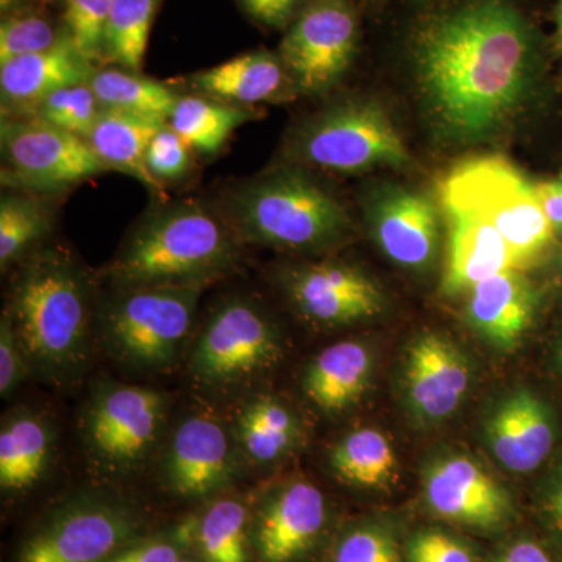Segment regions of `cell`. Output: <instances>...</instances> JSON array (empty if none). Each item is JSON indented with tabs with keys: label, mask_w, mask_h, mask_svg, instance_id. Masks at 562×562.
<instances>
[{
	"label": "cell",
	"mask_w": 562,
	"mask_h": 562,
	"mask_svg": "<svg viewBox=\"0 0 562 562\" xmlns=\"http://www.w3.org/2000/svg\"><path fill=\"white\" fill-rule=\"evenodd\" d=\"M536 192L554 232L562 235V177L536 183Z\"/></svg>",
	"instance_id": "ee69618b"
},
{
	"label": "cell",
	"mask_w": 562,
	"mask_h": 562,
	"mask_svg": "<svg viewBox=\"0 0 562 562\" xmlns=\"http://www.w3.org/2000/svg\"><path fill=\"white\" fill-rule=\"evenodd\" d=\"M147 169L158 181L179 180L191 166L190 146L166 124L151 138L146 154Z\"/></svg>",
	"instance_id": "ab89813d"
},
{
	"label": "cell",
	"mask_w": 562,
	"mask_h": 562,
	"mask_svg": "<svg viewBox=\"0 0 562 562\" xmlns=\"http://www.w3.org/2000/svg\"><path fill=\"white\" fill-rule=\"evenodd\" d=\"M372 355L364 344L341 341L317 353L303 373V391L322 412L336 414L360 402L372 375Z\"/></svg>",
	"instance_id": "484cf974"
},
{
	"label": "cell",
	"mask_w": 562,
	"mask_h": 562,
	"mask_svg": "<svg viewBox=\"0 0 562 562\" xmlns=\"http://www.w3.org/2000/svg\"><path fill=\"white\" fill-rule=\"evenodd\" d=\"M299 0H241L244 9L255 21L281 29L291 21Z\"/></svg>",
	"instance_id": "7bdbcfd3"
},
{
	"label": "cell",
	"mask_w": 562,
	"mask_h": 562,
	"mask_svg": "<svg viewBox=\"0 0 562 562\" xmlns=\"http://www.w3.org/2000/svg\"><path fill=\"white\" fill-rule=\"evenodd\" d=\"M168 398L147 386L103 382L81 416V438L95 468L128 479L149 462L165 430Z\"/></svg>",
	"instance_id": "52a82bcc"
},
{
	"label": "cell",
	"mask_w": 562,
	"mask_h": 562,
	"mask_svg": "<svg viewBox=\"0 0 562 562\" xmlns=\"http://www.w3.org/2000/svg\"><path fill=\"white\" fill-rule=\"evenodd\" d=\"M536 292L522 271L508 269L476 283L465 305L469 325L486 341L512 347L531 327Z\"/></svg>",
	"instance_id": "7402d4cb"
},
{
	"label": "cell",
	"mask_w": 562,
	"mask_h": 562,
	"mask_svg": "<svg viewBox=\"0 0 562 562\" xmlns=\"http://www.w3.org/2000/svg\"><path fill=\"white\" fill-rule=\"evenodd\" d=\"M405 380L413 412L424 420H442L461 405L471 372L450 339L427 333L409 347Z\"/></svg>",
	"instance_id": "ac0fdd59"
},
{
	"label": "cell",
	"mask_w": 562,
	"mask_h": 562,
	"mask_svg": "<svg viewBox=\"0 0 562 562\" xmlns=\"http://www.w3.org/2000/svg\"><path fill=\"white\" fill-rule=\"evenodd\" d=\"M52 228L49 209L38 195L9 192L0 201V266L2 272L24 260Z\"/></svg>",
	"instance_id": "1f68e13d"
},
{
	"label": "cell",
	"mask_w": 562,
	"mask_h": 562,
	"mask_svg": "<svg viewBox=\"0 0 562 562\" xmlns=\"http://www.w3.org/2000/svg\"><path fill=\"white\" fill-rule=\"evenodd\" d=\"M369 222L380 249L397 265L422 269L438 250V209L420 192L390 190L369 203Z\"/></svg>",
	"instance_id": "e0dca14e"
},
{
	"label": "cell",
	"mask_w": 562,
	"mask_h": 562,
	"mask_svg": "<svg viewBox=\"0 0 562 562\" xmlns=\"http://www.w3.org/2000/svg\"><path fill=\"white\" fill-rule=\"evenodd\" d=\"M29 372H31V364L20 336L9 314L3 312L0 319V394L2 398L5 401L10 398L24 382Z\"/></svg>",
	"instance_id": "60d3db41"
},
{
	"label": "cell",
	"mask_w": 562,
	"mask_h": 562,
	"mask_svg": "<svg viewBox=\"0 0 562 562\" xmlns=\"http://www.w3.org/2000/svg\"><path fill=\"white\" fill-rule=\"evenodd\" d=\"M101 113V103L87 81L52 92L29 117L87 139Z\"/></svg>",
	"instance_id": "836d02e7"
},
{
	"label": "cell",
	"mask_w": 562,
	"mask_h": 562,
	"mask_svg": "<svg viewBox=\"0 0 562 562\" xmlns=\"http://www.w3.org/2000/svg\"><path fill=\"white\" fill-rule=\"evenodd\" d=\"M146 535V519L132 503L81 495L55 509L25 539L18 562H109Z\"/></svg>",
	"instance_id": "30bf717a"
},
{
	"label": "cell",
	"mask_w": 562,
	"mask_h": 562,
	"mask_svg": "<svg viewBox=\"0 0 562 562\" xmlns=\"http://www.w3.org/2000/svg\"><path fill=\"white\" fill-rule=\"evenodd\" d=\"M190 87L198 94L244 106L290 101L297 95L281 58L265 50L201 70L191 77Z\"/></svg>",
	"instance_id": "603a6c76"
},
{
	"label": "cell",
	"mask_w": 562,
	"mask_h": 562,
	"mask_svg": "<svg viewBox=\"0 0 562 562\" xmlns=\"http://www.w3.org/2000/svg\"><path fill=\"white\" fill-rule=\"evenodd\" d=\"M54 425L44 414L16 408L0 428V487L20 495L35 490L49 473L55 457Z\"/></svg>",
	"instance_id": "cb8c5ba5"
},
{
	"label": "cell",
	"mask_w": 562,
	"mask_h": 562,
	"mask_svg": "<svg viewBox=\"0 0 562 562\" xmlns=\"http://www.w3.org/2000/svg\"><path fill=\"white\" fill-rule=\"evenodd\" d=\"M490 562H561L549 546L532 538H519L503 547Z\"/></svg>",
	"instance_id": "b9f144b4"
},
{
	"label": "cell",
	"mask_w": 562,
	"mask_h": 562,
	"mask_svg": "<svg viewBox=\"0 0 562 562\" xmlns=\"http://www.w3.org/2000/svg\"><path fill=\"white\" fill-rule=\"evenodd\" d=\"M406 562H479L471 543L441 528H422L405 546Z\"/></svg>",
	"instance_id": "f35d334b"
},
{
	"label": "cell",
	"mask_w": 562,
	"mask_h": 562,
	"mask_svg": "<svg viewBox=\"0 0 562 562\" xmlns=\"http://www.w3.org/2000/svg\"><path fill=\"white\" fill-rule=\"evenodd\" d=\"M205 284L120 290L102 313V338L116 360L138 371H168L190 336Z\"/></svg>",
	"instance_id": "8992f818"
},
{
	"label": "cell",
	"mask_w": 562,
	"mask_h": 562,
	"mask_svg": "<svg viewBox=\"0 0 562 562\" xmlns=\"http://www.w3.org/2000/svg\"><path fill=\"white\" fill-rule=\"evenodd\" d=\"M241 460L255 468H269L290 457L302 441L297 414L280 397L255 394L244 401L233 422Z\"/></svg>",
	"instance_id": "d4e9b609"
},
{
	"label": "cell",
	"mask_w": 562,
	"mask_h": 562,
	"mask_svg": "<svg viewBox=\"0 0 562 562\" xmlns=\"http://www.w3.org/2000/svg\"><path fill=\"white\" fill-rule=\"evenodd\" d=\"M422 95L458 138L508 120L532 74L527 22L508 0H471L427 22L414 44Z\"/></svg>",
	"instance_id": "6da1fadb"
},
{
	"label": "cell",
	"mask_w": 562,
	"mask_h": 562,
	"mask_svg": "<svg viewBox=\"0 0 562 562\" xmlns=\"http://www.w3.org/2000/svg\"><path fill=\"white\" fill-rule=\"evenodd\" d=\"M2 183L29 194H55L109 171L90 143L32 117H3Z\"/></svg>",
	"instance_id": "8fae6325"
},
{
	"label": "cell",
	"mask_w": 562,
	"mask_h": 562,
	"mask_svg": "<svg viewBox=\"0 0 562 562\" xmlns=\"http://www.w3.org/2000/svg\"><path fill=\"white\" fill-rule=\"evenodd\" d=\"M239 250L231 225L201 202H177L133 228L103 277L117 290L205 284L228 276Z\"/></svg>",
	"instance_id": "3957f363"
},
{
	"label": "cell",
	"mask_w": 562,
	"mask_h": 562,
	"mask_svg": "<svg viewBox=\"0 0 562 562\" xmlns=\"http://www.w3.org/2000/svg\"><path fill=\"white\" fill-rule=\"evenodd\" d=\"M290 151L303 165L339 173L401 168L412 161L382 106L360 99L336 103L305 122Z\"/></svg>",
	"instance_id": "ba28073f"
},
{
	"label": "cell",
	"mask_w": 562,
	"mask_h": 562,
	"mask_svg": "<svg viewBox=\"0 0 562 562\" xmlns=\"http://www.w3.org/2000/svg\"><path fill=\"white\" fill-rule=\"evenodd\" d=\"M225 211L236 238L277 249H324L342 239L350 224L338 198L297 168L236 184Z\"/></svg>",
	"instance_id": "277c9868"
},
{
	"label": "cell",
	"mask_w": 562,
	"mask_h": 562,
	"mask_svg": "<svg viewBox=\"0 0 562 562\" xmlns=\"http://www.w3.org/2000/svg\"><path fill=\"white\" fill-rule=\"evenodd\" d=\"M257 117L254 106L192 94L179 95L168 124L179 133L190 149L202 155H216L233 133Z\"/></svg>",
	"instance_id": "83f0119b"
},
{
	"label": "cell",
	"mask_w": 562,
	"mask_h": 562,
	"mask_svg": "<svg viewBox=\"0 0 562 562\" xmlns=\"http://www.w3.org/2000/svg\"><path fill=\"white\" fill-rule=\"evenodd\" d=\"M166 124L160 117L102 110L87 140L109 171L127 173L149 190L161 192L160 181L147 169L146 154L151 138Z\"/></svg>",
	"instance_id": "4316f807"
},
{
	"label": "cell",
	"mask_w": 562,
	"mask_h": 562,
	"mask_svg": "<svg viewBox=\"0 0 562 562\" xmlns=\"http://www.w3.org/2000/svg\"><path fill=\"white\" fill-rule=\"evenodd\" d=\"M195 517L171 530L144 536L114 554L109 562H180L194 547Z\"/></svg>",
	"instance_id": "74e56055"
},
{
	"label": "cell",
	"mask_w": 562,
	"mask_h": 562,
	"mask_svg": "<svg viewBox=\"0 0 562 562\" xmlns=\"http://www.w3.org/2000/svg\"><path fill=\"white\" fill-rule=\"evenodd\" d=\"M330 562H406L405 547L390 524L368 520L339 536Z\"/></svg>",
	"instance_id": "e575fe53"
},
{
	"label": "cell",
	"mask_w": 562,
	"mask_h": 562,
	"mask_svg": "<svg viewBox=\"0 0 562 562\" xmlns=\"http://www.w3.org/2000/svg\"><path fill=\"white\" fill-rule=\"evenodd\" d=\"M180 562H205L203 560H195V558H191V557H184L183 560H181Z\"/></svg>",
	"instance_id": "7dc6e473"
},
{
	"label": "cell",
	"mask_w": 562,
	"mask_h": 562,
	"mask_svg": "<svg viewBox=\"0 0 562 562\" xmlns=\"http://www.w3.org/2000/svg\"><path fill=\"white\" fill-rule=\"evenodd\" d=\"M358 24L347 0H314L281 43L280 58L297 94L331 90L350 68Z\"/></svg>",
	"instance_id": "7c38bea8"
},
{
	"label": "cell",
	"mask_w": 562,
	"mask_h": 562,
	"mask_svg": "<svg viewBox=\"0 0 562 562\" xmlns=\"http://www.w3.org/2000/svg\"><path fill=\"white\" fill-rule=\"evenodd\" d=\"M327 525V498L316 484H279L250 509L251 554L257 562H301L316 549Z\"/></svg>",
	"instance_id": "5bb4252c"
},
{
	"label": "cell",
	"mask_w": 562,
	"mask_h": 562,
	"mask_svg": "<svg viewBox=\"0 0 562 562\" xmlns=\"http://www.w3.org/2000/svg\"><path fill=\"white\" fill-rule=\"evenodd\" d=\"M241 454L220 417L190 414L173 428L161 457V482L176 497L210 498L227 491L239 475Z\"/></svg>",
	"instance_id": "4fadbf2b"
},
{
	"label": "cell",
	"mask_w": 562,
	"mask_h": 562,
	"mask_svg": "<svg viewBox=\"0 0 562 562\" xmlns=\"http://www.w3.org/2000/svg\"><path fill=\"white\" fill-rule=\"evenodd\" d=\"M68 36L38 14H14L0 25V65L57 46Z\"/></svg>",
	"instance_id": "d590c367"
},
{
	"label": "cell",
	"mask_w": 562,
	"mask_h": 562,
	"mask_svg": "<svg viewBox=\"0 0 562 562\" xmlns=\"http://www.w3.org/2000/svg\"><path fill=\"white\" fill-rule=\"evenodd\" d=\"M441 205L480 214L497 228L513 255L514 269L527 271L546 260L554 232L539 202L536 183L497 155L454 166L439 190Z\"/></svg>",
	"instance_id": "5b68a950"
},
{
	"label": "cell",
	"mask_w": 562,
	"mask_h": 562,
	"mask_svg": "<svg viewBox=\"0 0 562 562\" xmlns=\"http://www.w3.org/2000/svg\"><path fill=\"white\" fill-rule=\"evenodd\" d=\"M424 495L432 516L468 530L497 532L514 519L509 492L469 457L436 461L425 475Z\"/></svg>",
	"instance_id": "9a60e30c"
},
{
	"label": "cell",
	"mask_w": 562,
	"mask_h": 562,
	"mask_svg": "<svg viewBox=\"0 0 562 562\" xmlns=\"http://www.w3.org/2000/svg\"><path fill=\"white\" fill-rule=\"evenodd\" d=\"M441 209L449 228L443 294L471 291L487 277L514 269L512 250L494 225L471 210L453 205Z\"/></svg>",
	"instance_id": "ffe728a7"
},
{
	"label": "cell",
	"mask_w": 562,
	"mask_h": 562,
	"mask_svg": "<svg viewBox=\"0 0 562 562\" xmlns=\"http://www.w3.org/2000/svg\"><path fill=\"white\" fill-rule=\"evenodd\" d=\"M558 27H560V40L562 46V0L560 3V9H558Z\"/></svg>",
	"instance_id": "bcb514c9"
},
{
	"label": "cell",
	"mask_w": 562,
	"mask_h": 562,
	"mask_svg": "<svg viewBox=\"0 0 562 562\" xmlns=\"http://www.w3.org/2000/svg\"><path fill=\"white\" fill-rule=\"evenodd\" d=\"M558 358H560V362H561V366H562V344H561V347H560V351H558Z\"/></svg>",
	"instance_id": "c3c4849f"
},
{
	"label": "cell",
	"mask_w": 562,
	"mask_h": 562,
	"mask_svg": "<svg viewBox=\"0 0 562 562\" xmlns=\"http://www.w3.org/2000/svg\"><path fill=\"white\" fill-rule=\"evenodd\" d=\"M486 441L494 457L509 471H535L552 453V414L532 392H514L498 403L487 419Z\"/></svg>",
	"instance_id": "d6986e66"
},
{
	"label": "cell",
	"mask_w": 562,
	"mask_h": 562,
	"mask_svg": "<svg viewBox=\"0 0 562 562\" xmlns=\"http://www.w3.org/2000/svg\"><path fill=\"white\" fill-rule=\"evenodd\" d=\"M547 513H549L554 528L562 532V476L550 492L549 501H547Z\"/></svg>",
	"instance_id": "f6af8a7d"
},
{
	"label": "cell",
	"mask_w": 562,
	"mask_h": 562,
	"mask_svg": "<svg viewBox=\"0 0 562 562\" xmlns=\"http://www.w3.org/2000/svg\"><path fill=\"white\" fill-rule=\"evenodd\" d=\"M286 291L297 312L325 327L371 319L383 308L380 288L355 266L322 261L288 273Z\"/></svg>",
	"instance_id": "2e32d148"
},
{
	"label": "cell",
	"mask_w": 562,
	"mask_h": 562,
	"mask_svg": "<svg viewBox=\"0 0 562 562\" xmlns=\"http://www.w3.org/2000/svg\"><path fill=\"white\" fill-rule=\"evenodd\" d=\"M102 110L124 111L168 121L179 95L149 77L127 69L95 70L90 79Z\"/></svg>",
	"instance_id": "4dcf8cb0"
},
{
	"label": "cell",
	"mask_w": 562,
	"mask_h": 562,
	"mask_svg": "<svg viewBox=\"0 0 562 562\" xmlns=\"http://www.w3.org/2000/svg\"><path fill=\"white\" fill-rule=\"evenodd\" d=\"M91 281L69 250L29 255L11 283L7 314L31 371L54 383L83 371L90 355Z\"/></svg>",
	"instance_id": "7a4b0ae2"
},
{
	"label": "cell",
	"mask_w": 562,
	"mask_h": 562,
	"mask_svg": "<svg viewBox=\"0 0 562 562\" xmlns=\"http://www.w3.org/2000/svg\"><path fill=\"white\" fill-rule=\"evenodd\" d=\"M328 462L341 482L361 490H383L394 480L397 469L391 442L373 428L344 436L333 447Z\"/></svg>",
	"instance_id": "f546056e"
},
{
	"label": "cell",
	"mask_w": 562,
	"mask_h": 562,
	"mask_svg": "<svg viewBox=\"0 0 562 562\" xmlns=\"http://www.w3.org/2000/svg\"><path fill=\"white\" fill-rule=\"evenodd\" d=\"M113 0H65V24L76 49L91 63L105 54V31Z\"/></svg>",
	"instance_id": "8d00e7d4"
},
{
	"label": "cell",
	"mask_w": 562,
	"mask_h": 562,
	"mask_svg": "<svg viewBox=\"0 0 562 562\" xmlns=\"http://www.w3.org/2000/svg\"><path fill=\"white\" fill-rule=\"evenodd\" d=\"M95 69L74 46L69 35L50 49L13 58L0 65V95L3 113L31 116L33 110L52 92L87 83Z\"/></svg>",
	"instance_id": "44dd1931"
},
{
	"label": "cell",
	"mask_w": 562,
	"mask_h": 562,
	"mask_svg": "<svg viewBox=\"0 0 562 562\" xmlns=\"http://www.w3.org/2000/svg\"><path fill=\"white\" fill-rule=\"evenodd\" d=\"M161 0H113L105 31V55L122 69L139 72Z\"/></svg>",
	"instance_id": "d6a6232c"
},
{
	"label": "cell",
	"mask_w": 562,
	"mask_h": 562,
	"mask_svg": "<svg viewBox=\"0 0 562 562\" xmlns=\"http://www.w3.org/2000/svg\"><path fill=\"white\" fill-rule=\"evenodd\" d=\"M194 549L205 562H250V508L239 497H220L195 517Z\"/></svg>",
	"instance_id": "f1b7e54d"
},
{
	"label": "cell",
	"mask_w": 562,
	"mask_h": 562,
	"mask_svg": "<svg viewBox=\"0 0 562 562\" xmlns=\"http://www.w3.org/2000/svg\"><path fill=\"white\" fill-rule=\"evenodd\" d=\"M283 355L276 325L246 297L222 302L192 344L188 371L206 390L225 391L258 379Z\"/></svg>",
	"instance_id": "9c48e42d"
}]
</instances>
